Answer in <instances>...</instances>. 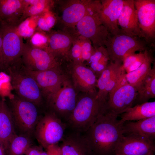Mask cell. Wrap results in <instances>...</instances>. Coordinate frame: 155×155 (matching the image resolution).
<instances>
[{
    "label": "cell",
    "instance_id": "cell-1",
    "mask_svg": "<svg viewBox=\"0 0 155 155\" xmlns=\"http://www.w3.org/2000/svg\"><path fill=\"white\" fill-rule=\"evenodd\" d=\"M117 117L104 111L86 132L84 136L93 154L96 155L114 154L123 136L124 122L118 119Z\"/></svg>",
    "mask_w": 155,
    "mask_h": 155
},
{
    "label": "cell",
    "instance_id": "cell-2",
    "mask_svg": "<svg viewBox=\"0 0 155 155\" xmlns=\"http://www.w3.org/2000/svg\"><path fill=\"white\" fill-rule=\"evenodd\" d=\"M78 99L76 105L67 121L73 129L86 132L104 111L105 104L96 97L97 93H85Z\"/></svg>",
    "mask_w": 155,
    "mask_h": 155
},
{
    "label": "cell",
    "instance_id": "cell-3",
    "mask_svg": "<svg viewBox=\"0 0 155 155\" xmlns=\"http://www.w3.org/2000/svg\"><path fill=\"white\" fill-rule=\"evenodd\" d=\"M100 0H92L86 13L75 27L78 34L89 40L95 49L104 46L109 34L100 17Z\"/></svg>",
    "mask_w": 155,
    "mask_h": 155
},
{
    "label": "cell",
    "instance_id": "cell-4",
    "mask_svg": "<svg viewBox=\"0 0 155 155\" xmlns=\"http://www.w3.org/2000/svg\"><path fill=\"white\" fill-rule=\"evenodd\" d=\"M5 70L17 95L37 106L40 105L42 100L40 90L34 78L24 70L21 60Z\"/></svg>",
    "mask_w": 155,
    "mask_h": 155
},
{
    "label": "cell",
    "instance_id": "cell-5",
    "mask_svg": "<svg viewBox=\"0 0 155 155\" xmlns=\"http://www.w3.org/2000/svg\"><path fill=\"white\" fill-rule=\"evenodd\" d=\"M110 61L122 64L124 57L136 51L144 52L151 47L145 40L131 36L121 32L114 35L109 34L105 43Z\"/></svg>",
    "mask_w": 155,
    "mask_h": 155
},
{
    "label": "cell",
    "instance_id": "cell-6",
    "mask_svg": "<svg viewBox=\"0 0 155 155\" xmlns=\"http://www.w3.org/2000/svg\"><path fill=\"white\" fill-rule=\"evenodd\" d=\"M10 100L15 127L24 135L30 137L34 135L40 118L35 104L17 95L10 97Z\"/></svg>",
    "mask_w": 155,
    "mask_h": 155
},
{
    "label": "cell",
    "instance_id": "cell-7",
    "mask_svg": "<svg viewBox=\"0 0 155 155\" xmlns=\"http://www.w3.org/2000/svg\"><path fill=\"white\" fill-rule=\"evenodd\" d=\"M66 127L61 119L51 111L40 118L34 135L40 146L46 149L61 141Z\"/></svg>",
    "mask_w": 155,
    "mask_h": 155
},
{
    "label": "cell",
    "instance_id": "cell-8",
    "mask_svg": "<svg viewBox=\"0 0 155 155\" xmlns=\"http://www.w3.org/2000/svg\"><path fill=\"white\" fill-rule=\"evenodd\" d=\"M125 74L108 94L105 104V111L118 116L134 105L137 95V90L129 84Z\"/></svg>",
    "mask_w": 155,
    "mask_h": 155
},
{
    "label": "cell",
    "instance_id": "cell-9",
    "mask_svg": "<svg viewBox=\"0 0 155 155\" xmlns=\"http://www.w3.org/2000/svg\"><path fill=\"white\" fill-rule=\"evenodd\" d=\"M21 59L23 66L32 71L61 70L59 62L46 49L34 47L30 43H24Z\"/></svg>",
    "mask_w": 155,
    "mask_h": 155
},
{
    "label": "cell",
    "instance_id": "cell-10",
    "mask_svg": "<svg viewBox=\"0 0 155 155\" xmlns=\"http://www.w3.org/2000/svg\"><path fill=\"white\" fill-rule=\"evenodd\" d=\"M0 24L2 30V47L5 70L21 60L24 43L22 37L17 31V27Z\"/></svg>",
    "mask_w": 155,
    "mask_h": 155
},
{
    "label": "cell",
    "instance_id": "cell-11",
    "mask_svg": "<svg viewBox=\"0 0 155 155\" xmlns=\"http://www.w3.org/2000/svg\"><path fill=\"white\" fill-rule=\"evenodd\" d=\"M75 90L67 80L55 93L47 98L48 104L60 118L67 119L78 100Z\"/></svg>",
    "mask_w": 155,
    "mask_h": 155
},
{
    "label": "cell",
    "instance_id": "cell-12",
    "mask_svg": "<svg viewBox=\"0 0 155 155\" xmlns=\"http://www.w3.org/2000/svg\"><path fill=\"white\" fill-rule=\"evenodd\" d=\"M142 38L151 47H154L155 0H134Z\"/></svg>",
    "mask_w": 155,
    "mask_h": 155
},
{
    "label": "cell",
    "instance_id": "cell-13",
    "mask_svg": "<svg viewBox=\"0 0 155 155\" xmlns=\"http://www.w3.org/2000/svg\"><path fill=\"white\" fill-rule=\"evenodd\" d=\"M126 73L122 64L110 61L97 80L96 86L98 88L96 95L97 99L105 104L109 94Z\"/></svg>",
    "mask_w": 155,
    "mask_h": 155
},
{
    "label": "cell",
    "instance_id": "cell-14",
    "mask_svg": "<svg viewBox=\"0 0 155 155\" xmlns=\"http://www.w3.org/2000/svg\"><path fill=\"white\" fill-rule=\"evenodd\" d=\"M22 65L25 71L36 82L42 96L46 98L57 92L67 80L61 70L51 69L35 71L28 69Z\"/></svg>",
    "mask_w": 155,
    "mask_h": 155
},
{
    "label": "cell",
    "instance_id": "cell-15",
    "mask_svg": "<svg viewBox=\"0 0 155 155\" xmlns=\"http://www.w3.org/2000/svg\"><path fill=\"white\" fill-rule=\"evenodd\" d=\"M154 141L144 137L124 135L116 146L115 155H149L154 154Z\"/></svg>",
    "mask_w": 155,
    "mask_h": 155
},
{
    "label": "cell",
    "instance_id": "cell-16",
    "mask_svg": "<svg viewBox=\"0 0 155 155\" xmlns=\"http://www.w3.org/2000/svg\"><path fill=\"white\" fill-rule=\"evenodd\" d=\"M60 3L59 20L65 27H74L85 16L92 0L59 1Z\"/></svg>",
    "mask_w": 155,
    "mask_h": 155
},
{
    "label": "cell",
    "instance_id": "cell-17",
    "mask_svg": "<svg viewBox=\"0 0 155 155\" xmlns=\"http://www.w3.org/2000/svg\"><path fill=\"white\" fill-rule=\"evenodd\" d=\"M124 0H100L99 15L104 26L111 35L121 32L118 21Z\"/></svg>",
    "mask_w": 155,
    "mask_h": 155
},
{
    "label": "cell",
    "instance_id": "cell-18",
    "mask_svg": "<svg viewBox=\"0 0 155 155\" xmlns=\"http://www.w3.org/2000/svg\"><path fill=\"white\" fill-rule=\"evenodd\" d=\"M118 24L121 28V32L129 36L143 38L135 6L134 0H124Z\"/></svg>",
    "mask_w": 155,
    "mask_h": 155
},
{
    "label": "cell",
    "instance_id": "cell-19",
    "mask_svg": "<svg viewBox=\"0 0 155 155\" xmlns=\"http://www.w3.org/2000/svg\"><path fill=\"white\" fill-rule=\"evenodd\" d=\"M71 75L74 88L85 93H96V77L90 68L82 64L72 63Z\"/></svg>",
    "mask_w": 155,
    "mask_h": 155
},
{
    "label": "cell",
    "instance_id": "cell-20",
    "mask_svg": "<svg viewBox=\"0 0 155 155\" xmlns=\"http://www.w3.org/2000/svg\"><path fill=\"white\" fill-rule=\"evenodd\" d=\"M26 6L24 0H0V23L17 27Z\"/></svg>",
    "mask_w": 155,
    "mask_h": 155
},
{
    "label": "cell",
    "instance_id": "cell-21",
    "mask_svg": "<svg viewBox=\"0 0 155 155\" xmlns=\"http://www.w3.org/2000/svg\"><path fill=\"white\" fill-rule=\"evenodd\" d=\"M59 146L63 155H91L84 135L75 133L64 136Z\"/></svg>",
    "mask_w": 155,
    "mask_h": 155
},
{
    "label": "cell",
    "instance_id": "cell-22",
    "mask_svg": "<svg viewBox=\"0 0 155 155\" xmlns=\"http://www.w3.org/2000/svg\"><path fill=\"white\" fill-rule=\"evenodd\" d=\"M123 131L124 135L140 136L154 141L155 116L137 121H125Z\"/></svg>",
    "mask_w": 155,
    "mask_h": 155
},
{
    "label": "cell",
    "instance_id": "cell-23",
    "mask_svg": "<svg viewBox=\"0 0 155 155\" xmlns=\"http://www.w3.org/2000/svg\"><path fill=\"white\" fill-rule=\"evenodd\" d=\"M11 112L5 101L0 99V142L5 151L9 142L16 133Z\"/></svg>",
    "mask_w": 155,
    "mask_h": 155
},
{
    "label": "cell",
    "instance_id": "cell-24",
    "mask_svg": "<svg viewBox=\"0 0 155 155\" xmlns=\"http://www.w3.org/2000/svg\"><path fill=\"white\" fill-rule=\"evenodd\" d=\"M48 36L49 44L46 50L56 59L59 56L66 57L72 43L71 36L64 31L53 32Z\"/></svg>",
    "mask_w": 155,
    "mask_h": 155
},
{
    "label": "cell",
    "instance_id": "cell-25",
    "mask_svg": "<svg viewBox=\"0 0 155 155\" xmlns=\"http://www.w3.org/2000/svg\"><path fill=\"white\" fill-rule=\"evenodd\" d=\"M152 52L151 49L147 50L145 60L142 65L135 70L126 73L127 81L137 90L152 69V64L154 61Z\"/></svg>",
    "mask_w": 155,
    "mask_h": 155
},
{
    "label": "cell",
    "instance_id": "cell-26",
    "mask_svg": "<svg viewBox=\"0 0 155 155\" xmlns=\"http://www.w3.org/2000/svg\"><path fill=\"white\" fill-rule=\"evenodd\" d=\"M123 122L137 121L155 116V101L135 105L121 115Z\"/></svg>",
    "mask_w": 155,
    "mask_h": 155
},
{
    "label": "cell",
    "instance_id": "cell-27",
    "mask_svg": "<svg viewBox=\"0 0 155 155\" xmlns=\"http://www.w3.org/2000/svg\"><path fill=\"white\" fill-rule=\"evenodd\" d=\"M137 95L133 106L148 102L155 97V66L137 89Z\"/></svg>",
    "mask_w": 155,
    "mask_h": 155
},
{
    "label": "cell",
    "instance_id": "cell-28",
    "mask_svg": "<svg viewBox=\"0 0 155 155\" xmlns=\"http://www.w3.org/2000/svg\"><path fill=\"white\" fill-rule=\"evenodd\" d=\"M110 61L107 50L104 46H101L95 50L88 61L89 67L96 77H98L107 67Z\"/></svg>",
    "mask_w": 155,
    "mask_h": 155
},
{
    "label": "cell",
    "instance_id": "cell-29",
    "mask_svg": "<svg viewBox=\"0 0 155 155\" xmlns=\"http://www.w3.org/2000/svg\"><path fill=\"white\" fill-rule=\"evenodd\" d=\"M27 4L20 23L29 17L38 16L51 9L54 1L48 0H24Z\"/></svg>",
    "mask_w": 155,
    "mask_h": 155
},
{
    "label": "cell",
    "instance_id": "cell-30",
    "mask_svg": "<svg viewBox=\"0 0 155 155\" xmlns=\"http://www.w3.org/2000/svg\"><path fill=\"white\" fill-rule=\"evenodd\" d=\"M32 145L31 137L16 134L10 141L7 151L8 155H24Z\"/></svg>",
    "mask_w": 155,
    "mask_h": 155
},
{
    "label": "cell",
    "instance_id": "cell-31",
    "mask_svg": "<svg viewBox=\"0 0 155 155\" xmlns=\"http://www.w3.org/2000/svg\"><path fill=\"white\" fill-rule=\"evenodd\" d=\"M66 32L71 36L72 39L71 46L66 57L71 60L73 63H83L79 35L74 29L67 30Z\"/></svg>",
    "mask_w": 155,
    "mask_h": 155
},
{
    "label": "cell",
    "instance_id": "cell-32",
    "mask_svg": "<svg viewBox=\"0 0 155 155\" xmlns=\"http://www.w3.org/2000/svg\"><path fill=\"white\" fill-rule=\"evenodd\" d=\"M146 50L138 53H130L124 57L122 65L126 73L135 70L142 65L145 60Z\"/></svg>",
    "mask_w": 155,
    "mask_h": 155
},
{
    "label": "cell",
    "instance_id": "cell-33",
    "mask_svg": "<svg viewBox=\"0 0 155 155\" xmlns=\"http://www.w3.org/2000/svg\"><path fill=\"white\" fill-rule=\"evenodd\" d=\"M37 17V27L43 31H49L57 21V17L51 11V9L46 11Z\"/></svg>",
    "mask_w": 155,
    "mask_h": 155
},
{
    "label": "cell",
    "instance_id": "cell-34",
    "mask_svg": "<svg viewBox=\"0 0 155 155\" xmlns=\"http://www.w3.org/2000/svg\"><path fill=\"white\" fill-rule=\"evenodd\" d=\"M79 36L82 61L83 62L85 61L88 62L94 52L95 49L89 40L80 35Z\"/></svg>",
    "mask_w": 155,
    "mask_h": 155
},
{
    "label": "cell",
    "instance_id": "cell-35",
    "mask_svg": "<svg viewBox=\"0 0 155 155\" xmlns=\"http://www.w3.org/2000/svg\"><path fill=\"white\" fill-rule=\"evenodd\" d=\"M49 41L48 35L43 32H38L34 33L31 37L30 44L34 47L46 50Z\"/></svg>",
    "mask_w": 155,
    "mask_h": 155
},
{
    "label": "cell",
    "instance_id": "cell-36",
    "mask_svg": "<svg viewBox=\"0 0 155 155\" xmlns=\"http://www.w3.org/2000/svg\"><path fill=\"white\" fill-rule=\"evenodd\" d=\"M16 30L22 37H32L35 32L34 29L30 26L29 20L28 18L22 21L17 26Z\"/></svg>",
    "mask_w": 155,
    "mask_h": 155
},
{
    "label": "cell",
    "instance_id": "cell-37",
    "mask_svg": "<svg viewBox=\"0 0 155 155\" xmlns=\"http://www.w3.org/2000/svg\"><path fill=\"white\" fill-rule=\"evenodd\" d=\"M2 28L0 23V71L5 70L2 47Z\"/></svg>",
    "mask_w": 155,
    "mask_h": 155
},
{
    "label": "cell",
    "instance_id": "cell-38",
    "mask_svg": "<svg viewBox=\"0 0 155 155\" xmlns=\"http://www.w3.org/2000/svg\"><path fill=\"white\" fill-rule=\"evenodd\" d=\"M42 147L32 145L27 151L25 155H40Z\"/></svg>",
    "mask_w": 155,
    "mask_h": 155
},
{
    "label": "cell",
    "instance_id": "cell-39",
    "mask_svg": "<svg viewBox=\"0 0 155 155\" xmlns=\"http://www.w3.org/2000/svg\"><path fill=\"white\" fill-rule=\"evenodd\" d=\"M55 155H63L61 149L58 144H54Z\"/></svg>",
    "mask_w": 155,
    "mask_h": 155
},
{
    "label": "cell",
    "instance_id": "cell-40",
    "mask_svg": "<svg viewBox=\"0 0 155 155\" xmlns=\"http://www.w3.org/2000/svg\"><path fill=\"white\" fill-rule=\"evenodd\" d=\"M5 152L3 146L0 142V155H5Z\"/></svg>",
    "mask_w": 155,
    "mask_h": 155
},
{
    "label": "cell",
    "instance_id": "cell-41",
    "mask_svg": "<svg viewBox=\"0 0 155 155\" xmlns=\"http://www.w3.org/2000/svg\"><path fill=\"white\" fill-rule=\"evenodd\" d=\"M40 155H47L46 151H44L42 148L40 150Z\"/></svg>",
    "mask_w": 155,
    "mask_h": 155
},
{
    "label": "cell",
    "instance_id": "cell-42",
    "mask_svg": "<svg viewBox=\"0 0 155 155\" xmlns=\"http://www.w3.org/2000/svg\"><path fill=\"white\" fill-rule=\"evenodd\" d=\"M149 155H154V154H152Z\"/></svg>",
    "mask_w": 155,
    "mask_h": 155
}]
</instances>
